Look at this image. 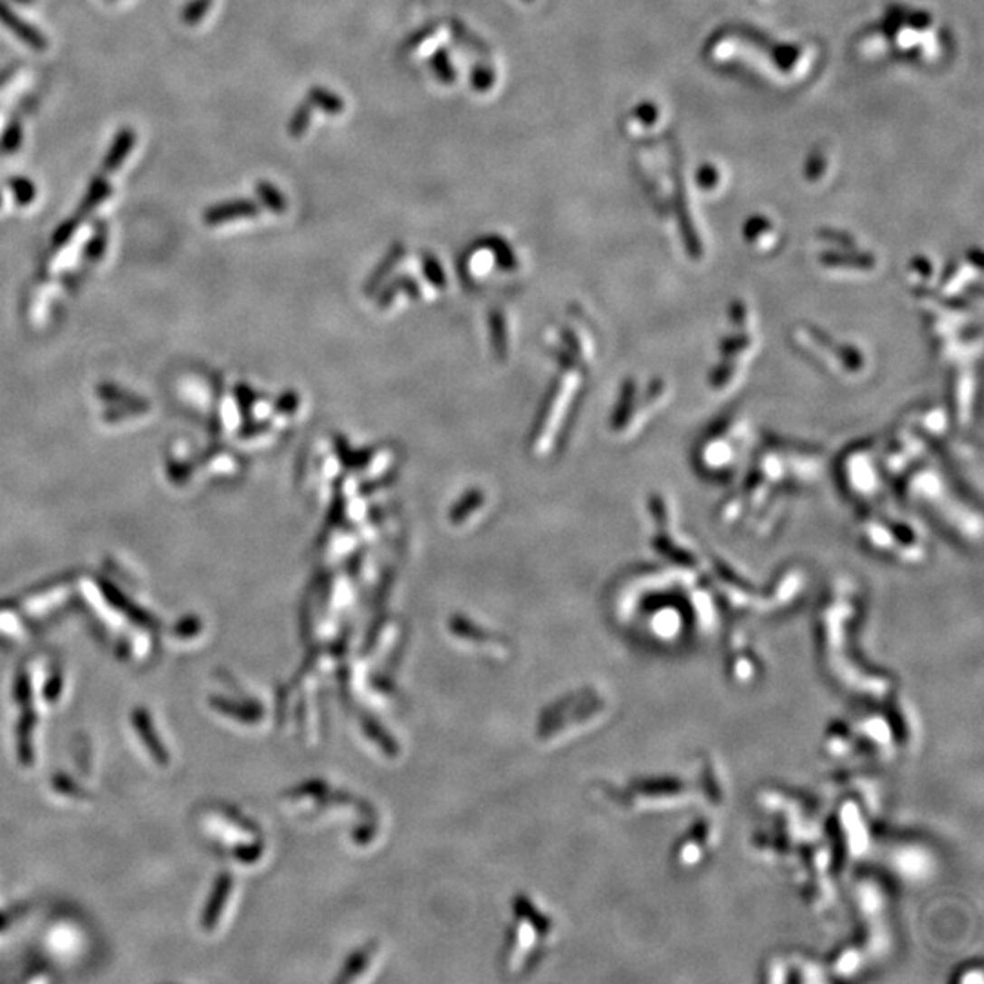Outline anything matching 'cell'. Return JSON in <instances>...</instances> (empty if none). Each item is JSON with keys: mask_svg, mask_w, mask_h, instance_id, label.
<instances>
[{"mask_svg": "<svg viewBox=\"0 0 984 984\" xmlns=\"http://www.w3.org/2000/svg\"><path fill=\"white\" fill-rule=\"evenodd\" d=\"M110 192H111V188H110V185L106 183L104 177L93 179L91 186H90V192L86 196V201H84V210H90V208L97 206Z\"/></svg>", "mask_w": 984, "mask_h": 984, "instance_id": "14", "label": "cell"}, {"mask_svg": "<svg viewBox=\"0 0 984 984\" xmlns=\"http://www.w3.org/2000/svg\"><path fill=\"white\" fill-rule=\"evenodd\" d=\"M10 186H12L14 194H15V197H17V203H23V205L32 203L33 197H35V192H37L33 183L30 179H26V177H14L10 181Z\"/></svg>", "mask_w": 984, "mask_h": 984, "instance_id": "15", "label": "cell"}, {"mask_svg": "<svg viewBox=\"0 0 984 984\" xmlns=\"http://www.w3.org/2000/svg\"><path fill=\"white\" fill-rule=\"evenodd\" d=\"M859 532L863 536V541L879 552H893L904 550L913 554H922L926 538L922 536L921 527L906 516L895 514L892 511H883L866 507L861 514L859 521Z\"/></svg>", "mask_w": 984, "mask_h": 984, "instance_id": "5", "label": "cell"}, {"mask_svg": "<svg viewBox=\"0 0 984 984\" xmlns=\"http://www.w3.org/2000/svg\"><path fill=\"white\" fill-rule=\"evenodd\" d=\"M257 214V208L252 201H232V203H223L219 206H214L206 212L205 219L208 223H221V221H226V219H234V217H244V215H253Z\"/></svg>", "mask_w": 984, "mask_h": 984, "instance_id": "10", "label": "cell"}, {"mask_svg": "<svg viewBox=\"0 0 984 984\" xmlns=\"http://www.w3.org/2000/svg\"><path fill=\"white\" fill-rule=\"evenodd\" d=\"M17 3H23V5H30V3H33V0H17Z\"/></svg>", "mask_w": 984, "mask_h": 984, "instance_id": "20", "label": "cell"}, {"mask_svg": "<svg viewBox=\"0 0 984 984\" xmlns=\"http://www.w3.org/2000/svg\"><path fill=\"white\" fill-rule=\"evenodd\" d=\"M309 104L310 106H320L323 111L327 113H332V115H338L343 111L345 108V102L332 91L325 90V88H312L309 91Z\"/></svg>", "mask_w": 984, "mask_h": 984, "instance_id": "11", "label": "cell"}, {"mask_svg": "<svg viewBox=\"0 0 984 984\" xmlns=\"http://www.w3.org/2000/svg\"><path fill=\"white\" fill-rule=\"evenodd\" d=\"M257 192H259L261 199H263L268 206H272L273 210H283V208L287 206L283 196H281V194L277 192V188L272 186V185L266 183V181H261V183L257 185Z\"/></svg>", "mask_w": 984, "mask_h": 984, "instance_id": "16", "label": "cell"}, {"mask_svg": "<svg viewBox=\"0 0 984 984\" xmlns=\"http://www.w3.org/2000/svg\"><path fill=\"white\" fill-rule=\"evenodd\" d=\"M471 84H473V88H476L478 91H485V90L492 88V84H494V72H492L491 68H483V66L476 68V70L473 72V75H471Z\"/></svg>", "mask_w": 984, "mask_h": 984, "instance_id": "19", "label": "cell"}, {"mask_svg": "<svg viewBox=\"0 0 984 984\" xmlns=\"http://www.w3.org/2000/svg\"><path fill=\"white\" fill-rule=\"evenodd\" d=\"M310 111H312V110H310V104L307 102V104H303L301 108H298V111L294 113V117H292V120H291V133H292L294 137L303 135L305 129L309 128Z\"/></svg>", "mask_w": 984, "mask_h": 984, "instance_id": "18", "label": "cell"}, {"mask_svg": "<svg viewBox=\"0 0 984 984\" xmlns=\"http://www.w3.org/2000/svg\"><path fill=\"white\" fill-rule=\"evenodd\" d=\"M210 5L212 0H190V3L186 5L185 12H183V21L186 24H197L210 10Z\"/></svg>", "mask_w": 984, "mask_h": 984, "instance_id": "13", "label": "cell"}, {"mask_svg": "<svg viewBox=\"0 0 984 984\" xmlns=\"http://www.w3.org/2000/svg\"><path fill=\"white\" fill-rule=\"evenodd\" d=\"M0 23H3L6 28H10L17 39H21L23 43H26L30 48H33L35 52H44L48 48V41L46 37L33 26H30L26 21H23L19 15H15L3 0H0Z\"/></svg>", "mask_w": 984, "mask_h": 984, "instance_id": "8", "label": "cell"}, {"mask_svg": "<svg viewBox=\"0 0 984 984\" xmlns=\"http://www.w3.org/2000/svg\"><path fill=\"white\" fill-rule=\"evenodd\" d=\"M433 70H435L436 77H438L442 82H445V84H453L454 79H456V72H454V68H453V64H451V59H449V55L444 53V52H440V53L435 55V59H433Z\"/></svg>", "mask_w": 984, "mask_h": 984, "instance_id": "12", "label": "cell"}, {"mask_svg": "<svg viewBox=\"0 0 984 984\" xmlns=\"http://www.w3.org/2000/svg\"><path fill=\"white\" fill-rule=\"evenodd\" d=\"M760 347L759 320L748 300H735L717 338L715 363L708 370V388L719 397L731 396L746 379Z\"/></svg>", "mask_w": 984, "mask_h": 984, "instance_id": "2", "label": "cell"}, {"mask_svg": "<svg viewBox=\"0 0 984 984\" xmlns=\"http://www.w3.org/2000/svg\"><path fill=\"white\" fill-rule=\"evenodd\" d=\"M760 447L751 451V465L746 482L740 491L735 492L724 505H721V520L733 529L746 530L759 503L762 505L759 534H766L769 529L768 502H775L779 514H784L786 502L811 487L822 471V451L784 440L779 436L768 438Z\"/></svg>", "mask_w": 984, "mask_h": 984, "instance_id": "1", "label": "cell"}, {"mask_svg": "<svg viewBox=\"0 0 984 984\" xmlns=\"http://www.w3.org/2000/svg\"><path fill=\"white\" fill-rule=\"evenodd\" d=\"M751 424L744 414L731 412L706 429L698 440L693 460L694 469L708 480L730 482L737 478L751 456Z\"/></svg>", "mask_w": 984, "mask_h": 984, "instance_id": "3", "label": "cell"}, {"mask_svg": "<svg viewBox=\"0 0 984 984\" xmlns=\"http://www.w3.org/2000/svg\"><path fill=\"white\" fill-rule=\"evenodd\" d=\"M791 343L800 354L807 356V359L835 379L855 383L865 379L872 367L865 347L857 345L855 341L836 339L813 325L795 329L791 332Z\"/></svg>", "mask_w": 984, "mask_h": 984, "instance_id": "4", "label": "cell"}, {"mask_svg": "<svg viewBox=\"0 0 984 984\" xmlns=\"http://www.w3.org/2000/svg\"><path fill=\"white\" fill-rule=\"evenodd\" d=\"M883 473V456L872 442L855 444L840 458V485L857 503H863L865 509L877 505V500L883 496L886 478Z\"/></svg>", "mask_w": 984, "mask_h": 984, "instance_id": "6", "label": "cell"}, {"mask_svg": "<svg viewBox=\"0 0 984 984\" xmlns=\"http://www.w3.org/2000/svg\"><path fill=\"white\" fill-rule=\"evenodd\" d=\"M133 143H135V133L129 129V128H124L117 133L113 145L102 163V168L106 174H111L115 170H119V167L126 161L128 154L131 152L133 148Z\"/></svg>", "mask_w": 984, "mask_h": 984, "instance_id": "9", "label": "cell"}, {"mask_svg": "<svg viewBox=\"0 0 984 984\" xmlns=\"http://www.w3.org/2000/svg\"><path fill=\"white\" fill-rule=\"evenodd\" d=\"M23 143V126L19 122H12L8 129L5 131L3 139H0V147L5 152H15Z\"/></svg>", "mask_w": 984, "mask_h": 984, "instance_id": "17", "label": "cell"}, {"mask_svg": "<svg viewBox=\"0 0 984 984\" xmlns=\"http://www.w3.org/2000/svg\"><path fill=\"white\" fill-rule=\"evenodd\" d=\"M671 399V387L660 376H651L645 381L631 379L624 387L622 403H618L615 427L618 433H627L631 414L635 412V433H640L647 424L665 408Z\"/></svg>", "mask_w": 984, "mask_h": 984, "instance_id": "7", "label": "cell"}, {"mask_svg": "<svg viewBox=\"0 0 984 984\" xmlns=\"http://www.w3.org/2000/svg\"><path fill=\"white\" fill-rule=\"evenodd\" d=\"M525 3H530V0H525Z\"/></svg>", "mask_w": 984, "mask_h": 984, "instance_id": "21", "label": "cell"}]
</instances>
